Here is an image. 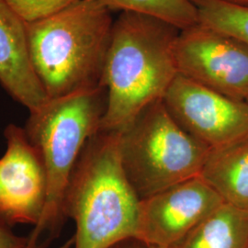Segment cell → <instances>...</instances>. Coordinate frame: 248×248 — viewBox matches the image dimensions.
Masks as SVG:
<instances>
[{
	"instance_id": "cell-1",
	"label": "cell",
	"mask_w": 248,
	"mask_h": 248,
	"mask_svg": "<svg viewBox=\"0 0 248 248\" xmlns=\"http://www.w3.org/2000/svg\"><path fill=\"white\" fill-rule=\"evenodd\" d=\"M179 29L148 15L121 12L114 20L100 85L106 89L100 129L120 133L164 98L177 77Z\"/></svg>"
},
{
	"instance_id": "cell-2",
	"label": "cell",
	"mask_w": 248,
	"mask_h": 248,
	"mask_svg": "<svg viewBox=\"0 0 248 248\" xmlns=\"http://www.w3.org/2000/svg\"><path fill=\"white\" fill-rule=\"evenodd\" d=\"M139 203L122 166L120 134L99 130L82 151L64 196V216L76 222L75 248L137 239Z\"/></svg>"
},
{
	"instance_id": "cell-3",
	"label": "cell",
	"mask_w": 248,
	"mask_h": 248,
	"mask_svg": "<svg viewBox=\"0 0 248 248\" xmlns=\"http://www.w3.org/2000/svg\"><path fill=\"white\" fill-rule=\"evenodd\" d=\"M114 19L98 0H78L26 23L31 62L49 99L100 87Z\"/></svg>"
},
{
	"instance_id": "cell-4",
	"label": "cell",
	"mask_w": 248,
	"mask_h": 248,
	"mask_svg": "<svg viewBox=\"0 0 248 248\" xmlns=\"http://www.w3.org/2000/svg\"><path fill=\"white\" fill-rule=\"evenodd\" d=\"M106 104V89L100 86L49 99L30 112L24 129L41 154L48 184L43 217L29 234L31 246L46 248L59 236L66 220L63 201L73 171L86 143L99 131Z\"/></svg>"
},
{
	"instance_id": "cell-5",
	"label": "cell",
	"mask_w": 248,
	"mask_h": 248,
	"mask_svg": "<svg viewBox=\"0 0 248 248\" xmlns=\"http://www.w3.org/2000/svg\"><path fill=\"white\" fill-rule=\"evenodd\" d=\"M119 134L122 166L140 200L200 176L211 150L175 122L162 99Z\"/></svg>"
},
{
	"instance_id": "cell-6",
	"label": "cell",
	"mask_w": 248,
	"mask_h": 248,
	"mask_svg": "<svg viewBox=\"0 0 248 248\" xmlns=\"http://www.w3.org/2000/svg\"><path fill=\"white\" fill-rule=\"evenodd\" d=\"M177 73L229 98L248 97V46L198 22L179 31L175 44Z\"/></svg>"
},
{
	"instance_id": "cell-7",
	"label": "cell",
	"mask_w": 248,
	"mask_h": 248,
	"mask_svg": "<svg viewBox=\"0 0 248 248\" xmlns=\"http://www.w3.org/2000/svg\"><path fill=\"white\" fill-rule=\"evenodd\" d=\"M169 114L210 149L248 136V103L177 74L164 98Z\"/></svg>"
},
{
	"instance_id": "cell-8",
	"label": "cell",
	"mask_w": 248,
	"mask_h": 248,
	"mask_svg": "<svg viewBox=\"0 0 248 248\" xmlns=\"http://www.w3.org/2000/svg\"><path fill=\"white\" fill-rule=\"evenodd\" d=\"M6 152L0 158V222L13 227L41 221L47 202V175L40 152L24 127L4 130Z\"/></svg>"
},
{
	"instance_id": "cell-9",
	"label": "cell",
	"mask_w": 248,
	"mask_h": 248,
	"mask_svg": "<svg viewBox=\"0 0 248 248\" xmlns=\"http://www.w3.org/2000/svg\"><path fill=\"white\" fill-rule=\"evenodd\" d=\"M223 202L201 176L140 200L137 240L169 248Z\"/></svg>"
},
{
	"instance_id": "cell-10",
	"label": "cell",
	"mask_w": 248,
	"mask_h": 248,
	"mask_svg": "<svg viewBox=\"0 0 248 248\" xmlns=\"http://www.w3.org/2000/svg\"><path fill=\"white\" fill-rule=\"evenodd\" d=\"M0 85L29 112L49 100L31 62L26 22L5 0H0Z\"/></svg>"
},
{
	"instance_id": "cell-11",
	"label": "cell",
	"mask_w": 248,
	"mask_h": 248,
	"mask_svg": "<svg viewBox=\"0 0 248 248\" xmlns=\"http://www.w3.org/2000/svg\"><path fill=\"white\" fill-rule=\"evenodd\" d=\"M200 176L223 202L248 212V136L211 149Z\"/></svg>"
},
{
	"instance_id": "cell-12",
	"label": "cell",
	"mask_w": 248,
	"mask_h": 248,
	"mask_svg": "<svg viewBox=\"0 0 248 248\" xmlns=\"http://www.w3.org/2000/svg\"><path fill=\"white\" fill-rule=\"evenodd\" d=\"M169 248H248V212L224 202Z\"/></svg>"
},
{
	"instance_id": "cell-13",
	"label": "cell",
	"mask_w": 248,
	"mask_h": 248,
	"mask_svg": "<svg viewBox=\"0 0 248 248\" xmlns=\"http://www.w3.org/2000/svg\"><path fill=\"white\" fill-rule=\"evenodd\" d=\"M110 11L135 12L159 18L179 30L199 22L190 0H98Z\"/></svg>"
},
{
	"instance_id": "cell-14",
	"label": "cell",
	"mask_w": 248,
	"mask_h": 248,
	"mask_svg": "<svg viewBox=\"0 0 248 248\" xmlns=\"http://www.w3.org/2000/svg\"><path fill=\"white\" fill-rule=\"evenodd\" d=\"M199 22L232 36L248 46V6L229 0H190Z\"/></svg>"
},
{
	"instance_id": "cell-15",
	"label": "cell",
	"mask_w": 248,
	"mask_h": 248,
	"mask_svg": "<svg viewBox=\"0 0 248 248\" xmlns=\"http://www.w3.org/2000/svg\"><path fill=\"white\" fill-rule=\"evenodd\" d=\"M19 18L26 23L49 18L78 0H5Z\"/></svg>"
},
{
	"instance_id": "cell-16",
	"label": "cell",
	"mask_w": 248,
	"mask_h": 248,
	"mask_svg": "<svg viewBox=\"0 0 248 248\" xmlns=\"http://www.w3.org/2000/svg\"><path fill=\"white\" fill-rule=\"evenodd\" d=\"M29 241V235H18L12 227L0 222V248H28Z\"/></svg>"
},
{
	"instance_id": "cell-17",
	"label": "cell",
	"mask_w": 248,
	"mask_h": 248,
	"mask_svg": "<svg viewBox=\"0 0 248 248\" xmlns=\"http://www.w3.org/2000/svg\"><path fill=\"white\" fill-rule=\"evenodd\" d=\"M111 248H148V247L139 240L129 239L121 242Z\"/></svg>"
},
{
	"instance_id": "cell-18",
	"label": "cell",
	"mask_w": 248,
	"mask_h": 248,
	"mask_svg": "<svg viewBox=\"0 0 248 248\" xmlns=\"http://www.w3.org/2000/svg\"><path fill=\"white\" fill-rule=\"evenodd\" d=\"M229 1L237 3V4H241V5H247V6H248V0H229Z\"/></svg>"
},
{
	"instance_id": "cell-19",
	"label": "cell",
	"mask_w": 248,
	"mask_h": 248,
	"mask_svg": "<svg viewBox=\"0 0 248 248\" xmlns=\"http://www.w3.org/2000/svg\"><path fill=\"white\" fill-rule=\"evenodd\" d=\"M72 244H73V239L70 240V241H68V242H67L66 244H64L61 248H68L70 246H71Z\"/></svg>"
},
{
	"instance_id": "cell-20",
	"label": "cell",
	"mask_w": 248,
	"mask_h": 248,
	"mask_svg": "<svg viewBox=\"0 0 248 248\" xmlns=\"http://www.w3.org/2000/svg\"><path fill=\"white\" fill-rule=\"evenodd\" d=\"M148 248H155V247H148Z\"/></svg>"
},
{
	"instance_id": "cell-21",
	"label": "cell",
	"mask_w": 248,
	"mask_h": 248,
	"mask_svg": "<svg viewBox=\"0 0 248 248\" xmlns=\"http://www.w3.org/2000/svg\"><path fill=\"white\" fill-rule=\"evenodd\" d=\"M246 101H247V102H248V98H247V99H246Z\"/></svg>"
}]
</instances>
